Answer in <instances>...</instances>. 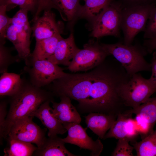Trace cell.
<instances>
[{
	"label": "cell",
	"mask_w": 156,
	"mask_h": 156,
	"mask_svg": "<svg viewBox=\"0 0 156 156\" xmlns=\"http://www.w3.org/2000/svg\"><path fill=\"white\" fill-rule=\"evenodd\" d=\"M92 83L84 107L88 113L98 112L117 116L126 107L119 91L131 77L115 59H105L92 70Z\"/></svg>",
	"instance_id": "1"
},
{
	"label": "cell",
	"mask_w": 156,
	"mask_h": 156,
	"mask_svg": "<svg viewBox=\"0 0 156 156\" xmlns=\"http://www.w3.org/2000/svg\"><path fill=\"white\" fill-rule=\"evenodd\" d=\"M23 79L19 90L10 96V109L3 129V137L5 138L17 121L25 117L33 118L34 113L42 103L53 101L54 96L52 92L35 86Z\"/></svg>",
	"instance_id": "2"
},
{
	"label": "cell",
	"mask_w": 156,
	"mask_h": 156,
	"mask_svg": "<svg viewBox=\"0 0 156 156\" xmlns=\"http://www.w3.org/2000/svg\"><path fill=\"white\" fill-rule=\"evenodd\" d=\"M101 44L109 55H112L131 77L139 72L151 71V64L144 58L148 53L143 46L127 45L120 42Z\"/></svg>",
	"instance_id": "3"
},
{
	"label": "cell",
	"mask_w": 156,
	"mask_h": 156,
	"mask_svg": "<svg viewBox=\"0 0 156 156\" xmlns=\"http://www.w3.org/2000/svg\"><path fill=\"white\" fill-rule=\"evenodd\" d=\"M155 4L123 8L121 12V29L124 44H132L136 35L144 31L151 12Z\"/></svg>",
	"instance_id": "4"
},
{
	"label": "cell",
	"mask_w": 156,
	"mask_h": 156,
	"mask_svg": "<svg viewBox=\"0 0 156 156\" xmlns=\"http://www.w3.org/2000/svg\"><path fill=\"white\" fill-rule=\"evenodd\" d=\"M122 9L119 2L112 0L94 19L92 36L97 38L120 36Z\"/></svg>",
	"instance_id": "5"
},
{
	"label": "cell",
	"mask_w": 156,
	"mask_h": 156,
	"mask_svg": "<svg viewBox=\"0 0 156 156\" xmlns=\"http://www.w3.org/2000/svg\"><path fill=\"white\" fill-rule=\"evenodd\" d=\"M156 92V89L148 79H145L138 73L133 75L127 82L122 86L119 94L126 107L135 108Z\"/></svg>",
	"instance_id": "6"
},
{
	"label": "cell",
	"mask_w": 156,
	"mask_h": 156,
	"mask_svg": "<svg viewBox=\"0 0 156 156\" xmlns=\"http://www.w3.org/2000/svg\"><path fill=\"white\" fill-rule=\"evenodd\" d=\"M26 65L24 70L29 76V81L33 85L39 88L47 86L66 73L58 65L47 59H29Z\"/></svg>",
	"instance_id": "7"
},
{
	"label": "cell",
	"mask_w": 156,
	"mask_h": 156,
	"mask_svg": "<svg viewBox=\"0 0 156 156\" xmlns=\"http://www.w3.org/2000/svg\"><path fill=\"white\" fill-rule=\"evenodd\" d=\"M109 55L101 44L91 41L78 50L68 68L72 72L87 70L99 65Z\"/></svg>",
	"instance_id": "8"
},
{
	"label": "cell",
	"mask_w": 156,
	"mask_h": 156,
	"mask_svg": "<svg viewBox=\"0 0 156 156\" xmlns=\"http://www.w3.org/2000/svg\"><path fill=\"white\" fill-rule=\"evenodd\" d=\"M63 124L68 131L67 136L62 138L65 143L74 144L80 149L88 150L91 156H99L103 149V145L99 138L94 141L86 132L87 128H83L79 124L66 122Z\"/></svg>",
	"instance_id": "9"
},
{
	"label": "cell",
	"mask_w": 156,
	"mask_h": 156,
	"mask_svg": "<svg viewBox=\"0 0 156 156\" xmlns=\"http://www.w3.org/2000/svg\"><path fill=\"white\" fill-rule=\"evenodd\" d=\"M33 118L25 117L17 121L10 129L8 139L34 143L37 147H40L46 138V131L34 123Z\"/></svg>",
	"instance_id": "10"
},
{
	"label": "cell",
	"mask_w": 156,
	"mask_h": 156,
	"mask_svg": "<svg viewBox=\"0 0 156 156\" xmlns=\"http://www.w3.org/2000/svg\"><path fill=\"white\" fill-rule=\"evenodd\" d=\"M30 25H14L11 24L8 28L5 38L11 41L18 53L20 60L26 64L31 53L30 40L32 30Z\"/></svg>",
	"instance_id": "11"
},
{
	"label": "cell",
	"mask_w": 156,
	"mask_h": 156,
	"mask_svg": "<svg viewBox=\"0 0 156 156\" xmlns=\"http://www.w3.org/2000/svg\"><path fill=\"white\" fill-rule=\"evenodd\" d=\"M132 114L125 111L118 115L116 119L103 139L114 138L117 139H126L131 142L139 135Z\"/></svg>",
	"instance_id": "12"
},
{
	"label": "cell",
	"mask_w": 156,
	"mask_h": 156,
	"mask_svg": "<svg viewBox=\"0 0 156 156\" xmlns=\"http://www.w3.org/2000/svg\"><path fill=\"white\" fill-rule=\"evenodd\" d=\"M33 22L31 27L32 36L36 41L61 34L60 24L56 22L55 14L51 10H44L42 15Z\"/></svg>",
	"instance_id": "13"
},
{
	"label": "cell",
	"mask_w": 156,
	"mask_h": 156,
	"mask_svg": "<svg viewBox=\"0 0 156 156\" xmlns=\"http://www.w3.org/2000/svg\"><path fill=\"white\" fill-rule=\"evenodd\" d=\"M79 49L75 43L73 35L71 33L68 38L62 37L60 40L54 53L47 59L58 65L68 66Z\"/></svg>",
	"instance_id": "14"
},
{
	"label": "cell",
	"mask_w": 156,
	"mask_h": 156,
	"mask_svg": "<svg viewBox=\"0 0 156 156\" xmlns=\"http://www.w3.org/2000/svg\"><path fill=\"white\" fill-rule=\"evenodd\" d=\"M51 102L48 101L42 103L34 115V116L39 119L42 124L48 129L49 137L58 134L63 135L67 131L63 124L52 113V108L50 106Z\"/></svg>",
	"instance_id": "15"
},
{
	"label": "cell",
	"mask_w": 156,
	"mask_h": 156,
	"mask_svg": "<svg viewBox=\"0 0 156 156\" xmlns=\"http://www.w3.org/2000/svg\"><path fill=\"white\" fill-rule=\"evenodd\" d=\"M60 102L52 101L51 112L53 116L62 124L68 122L80 124L81 118L77 109L72 104L71 99L67 96L60 97Z\"/></svg>",
	"instance_id": "16"
},
{
	"label": "cell",
	"mask_w": 156,
	"mask_h": 156,
	"mask_svg": "<svg viewBox=\"0 0 156 156\" xmlns=\"http://www.w3.org/2000/svg\"><path fill=\"white\" fill-rule=\"evenodd\" d=\"M88 127L101 139L112 127L117 116L98 112H91L85 116Z\"/></svg>",
	"instance_id": "17"
},
{
	"label": "cell",
	"mask_w": 156,
	"mask_h": 156,
	"mask_svg": "<svg viewBox=\"0 0 156 156\" xmlns=\"http://www.w3.org/2000/svg\"><path fill=\"white\" fill-rule=\"evenodd\" d=\"M62 138L57 135L46 138L42 145L34 153L33 156H76L70 152L65 146Z\"/></svg>",
	"instance_id": "18"
},
{
	"label": "cell",
	"mask_w": 156,
	"mask_h": 156,
	"mask_svg": "<svg viewBox=\"0 0 156 156\" xmlns=\"http://www.w3.org/2000/svg\"><path fill=\"white\" fill-rule=\"evenodd\" d=\"M61 34L36 41L35 48L29 59L42 60L47 59L54 53ZM29 60V59H28Z\"/></svg>",
	"instance_id": "19"
},
{
	"label": "cell",
	"mask_w": 156,
	"mask_h": 156,
	"mask_svg": "<svg viewBox=\"0 0 156 156\" xmlns=\"http://www.w3.org/2000/svg\"><path fill=\"white\" fill-rule=\"evenodd\" d=\"M126 112L139 115L149 125L152 132L156 123V97L151 98L135 108H131Z\"/></svg>",
	"instance_id": "20"
},
{
	"label": "cell",
	"mask_w": 156,
	"mask_h": 156,
	"mask_svg": "<svg viewBox=\"0 0 156 156\" xmlns=\"http://www.w3.org/2000/svg\"><path fill=\"white\" fill-rule=\"evenodd\" d=\"M23 79L21 75L7 72L2 74L0 77V95L11 96L21 87Z\"/></svg>",
	"instance_id": "21"
},
{
	"label": "cell",
	"mask_w": 156,
	"mask_h": 156,
	"mask_svg": "<svg viewBox=\"0 0 156 156\" xmlns=\"http://www.w3.org/2000/svg\"><path fill=\"white\" fill-rule=\"evenodd\" d=\"M8 140L10 146L4 149V156H31L37 148L30 142L13 139Z\"/></svg>",
	"instance_id": "22"
},
{
	"label": "cell",
	"mask_w": 156,
	"mask_h": 156,
	"mask_svg": "<svg viewBox=\"0 0 156 156\" xmlns=\"http://www.w3.org/2000/svg\"><path fill=\"white\" fill-rule=\"evenodd\" d=\"M137 156H156V129L142 140L132 144Z\"/></svg>",
	"instance_id": "23"
},
{
	"label": "cell",
	"mask_w": 156,
	"mask_h": 156,
	"mask_svg": "<svg viewBox=\"0 0 156 156\" xmlns=\"http://www.w3.org/2000/svg\"><path fill=\"white\" fill-rule=\"evenodd\" d=\"M112 0H86L81 6L78 15L94 20Z\"/></svg>",
	"instance_id": "24"
},
{
	"label": "cell",
	"mask_w": 156,
	"mask_h": 156,
	"mask_svg": "<svg viewBox=\"0 0 156 156\" xmlns=\"http://www.w3.org/2000/svg\"><path fill=\"white\" fill-rule=\"evenodd\" d=\"M59 8L60 15L64 20H73L78 12L81 5L79 0H52Z\"/></svg>",
	"instance_id": "25"
},
{
	"label": "cell",
	"mask_w": 156,
	"mask_h": 156,
	"mask_svg": "<svg viewBox=\"0 0 156 156\" xmlns=\"http://www.w3.org/2000/svg\"><path fill=\"white\" fill-rule=\"evenodd\" d=\"M4 44L0 43V73L1 74L7 72L11 64L20 60L18 55H12L11 50Z\"/></svg>",
	"instance_id": "26"
},
{
	"label": "cell",
	"mask_w": 156,
	"mask_h": 156,
	"mask_svg": "<svg viewBox=\"0 0 156 156\" xmlns=\"http://www.w3.org/2000/svg\"><path fill=\"white\" fill-rule=\"evenodd\" d=\"M6 5H0V43L5 44V34L8 28L11 24L12 18L7 14Z\"/></svg>",
	"instance_id": "27"
},
{
	"label": "cell",
	"mask_w": 156,
	"mask_h": 156,
	"mask_svg": "<svg viewBox=\"0 0 156 156\" xmlns=\"http://www.w3.org/2000/svg\"><path fill=\"white\" fill-rule=\"evenodd\" d=\"M39 0H8L5 5L7 7L11 5L18 6L20 8L27 10L35 16L38 7Z\"/></svg>",
	"instance_id": "28"
},
{
	"label": "cell",
	"mask_w": 156,
	"mask_h": 156,
	"mask_svg": "<svg viewBox=\"0 0 156 156\" xmlns=\"http://www.w3.org/2000/svg\"><path fill=\"white\" fill-rule=\"evenodd\" d=\"M129 141L126 139H118L116 147L111 154L112 156H133V146H131Z\"/></svg>",
	"instance_id": "29"
},
{
	"label": "cell",
	"mask_w": 156,
	"mask_h": 156,
	"mask_svg": "<svg viewBox=\"0 0 156 156\" xmlns=\"http://www.w3.org/2000/svg\"><path fill=\"white\" fill-rule=\"evenodd\" d=\"M143 38L145 39L156 38V5L152 9L145 30Z\"/></svg>",
	"instance_id": "30"
},
{
	"label": "cell",
	"mask_w": 156,
	"mask_h": 156,
	"mask_svg": "<svg viewBox=\"0 0 156 156\" xmlns=\"http://www.w3.org/2000/svg\"><path fill=\"white\" fill-rule=\"evenodd\" d=\"M134 119L136 130L142 139L152 132L149 125L139 115L136 114Z\"/></svg>",
	"instance_id": "31"
},
{
	"label": "cell",
	"mask_w": 156,
	"mask_h": 156,
	"mask_svg": "<svg viewBox=\"0 0 156 156\" xmlns=\"http://www.w3.org/2000/svg\"><path fill=\"white\" fill-rule=\"evenodd\" d=\"M119 3L122 8L155 4L156 0H115Z\"/></svg>",
	"instance_id": "32"
},
{
	"label": "cell",
	"mask_w": 156,
	"mask_h": 156,
	"mask_svg": "<svg viewBox=\"0 0 156 156\" xmlns=\"http://www.w3.org/2000/svg\"><path fill=\"white\" fill-rule=\"evenodd\" d=\"M7 103L6 101L0 102V142L3 138L4 125L8 114L7 111Z\"/></svg>",
	"instance_id": "33"
},
{
	"label": "cell",
	"mask_w": 156,
	"mask_h": 156,
	"mask_svg": "<svg viewBox=\"0 0 156 156\" xmlns=\"http://www.w3.org/2000/svg\"><path fill=\"white\" fill-rule=\"evenodd\" d=\"M143 46L148 53H151L156 50V38L151 39H145Z\"/></svg>",
	"instance_id": "34"
},
{
	"label": "cell",
	"mask_w": 156,
	"mask_h": 156,
	"mask_svg": "<svg viewBox=\"0 0 156 156\" xmlns=\"http://www.w3.org/2000/svg\"><path fill=\"white\" fill-rule=\"evenodd\" d=\"M151 64V75L148 79L156 89V57L153 56Z\"/></svg>",
	"instance_id": "35"
},
{
	"label": "cell",
	"mask_w": 156,
	"mask_h": 156,
	"mask_svg": "<svg viewBox=\"0 0 156 156\" xmlns=\"http://www.w3.org/2000/svg\"><path fill=\"white\" fill-rule=\"evenodd\" d=\"M28 11L25 9L20 8L14 16L17 17L21 21L26 23H29V22L27 16Z\"/></svg>",
	"instance_id": "36"
},
{
	"label": "cell",
	"mask_w": 156,
	"mask_h": 156,
	"mask_svg": "<svg viewBox=\"0 0 156 156\" xmlns=\"http://www.w3.org/2000/svg\"><path fill=\"white\" fill-rule=\"evenodd\" d=\"M8 0H0V5H5Z\"/></svg>",
	"instance_id": "37"
},
{
	"label": "cell",
	"mask_w": 156,
	"mask_h": 156,
	"mask_svg": "<svg viewBox=\"0 0 156 156\" xmlns=\"http://www.w3.org/2000/svg\"><path fill=\"white\" fill-rule=\"evenodd\" d=\"M153 56L156 57V50L153 52Z\"/></svg>",
	"instance_id": "38"
},
{
	"label": "cell",
	"mask_w": 156,
	"mask_h": 156,
	"mask_svg": "<svg viewBox=\"0 0 156 156\" xmlns=\"http://www.w3.org/2000/svg\"><path fill=\"white\" fill-rule=\"evenodd\" d=\"M84 0V1H85L86 0Z\"/></svg>",
	"instance_id": "39"
}]
</instances>
